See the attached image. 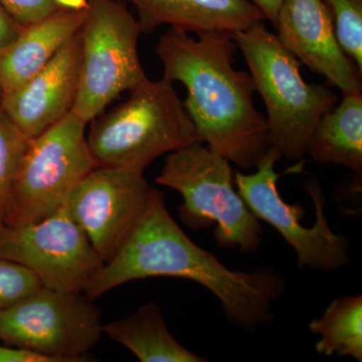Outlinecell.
I'll use <instances>...</instances> for the list:
<instances>
[{
    "label": "cell",
    "instance_id": "obj_17",
    "mask_svg": "<svg viewBox=\"0 0 362 362\" xmlns=\"http://www.w3.org/2000/svg\"><path fill=\"white\" fill-rule=\"evenodd\" d=\"M103 332L141 362H204L168 330L160 307L147 303L125 318L103 325Z\"/></svg>",
    "mask_w": 362,
    "mask_h": 362
},
{
    "label": "cell",
    "instance_id": "obj_25",
    "mask_svg": "<svg viewBox=\"0 0 362 362\" xmlns=\"http://www.w3.org/2000/svg\"><path fill=\"white\" fill-rule=\"evenodd\" d=\"M252 1L261 9L262 13L265 14L266 20L275 25L282 0H252Z\"/></svg>",
    "mask_w": 362,
    "mask_h": 362
},
{
    "label": "cell",
    "instance_id": "obj_12",
    "mask_svg": "<svg viewBox=\"0 0 362 362\" xmlns=\"http://www.w3.org/2000/svg\"><path fill=\"white\" fill-rule=\"evenodd\" d=\"M277 37L305 66L345 93L361 92L362 73L338 44L322 0H282L276 21Z\"/></svg>",
    "mask_w": 362,
    "mask_h": 362
},
{
    "label": "cell",
    "instance_id": "obj_22",
    "mask_svg": "<svg viewBox=\"0 0 362 362\" xmlns=\"http://www.w3.org/2000/svg\"><path fill=\"white\" fill-rule=\"evenodd\" d=\"M20 25L37 23L64 6L58 0H0Z\"/></svg>",
    "mask_w": 362,
    "mask_h": 362
},
{
    "label": "cell",
    "instance_id": "obj_2",
    "mask_svg": "<svg viewBox=\"0 0 362 362\" xmlns=\"http://www.w3.org/2000/svg\"><path fill=\"white\" fill-rule=\"evenodd\" d=\"M232 33H206L194 39L170 28L156 54L163 78L187 88L188 115L209 149L244 170L256 169L271 146L266 116L257 110L251 74L237 70Z\"/></svg>",
    "mask_w": 362,
    "mask_h": 362
},
{
    "label": "cell",
    "instance_id": "obj_6",
    "mask_svg": "<svg viewBox=\"0 0 362 362\" xmlns=\"http://www.w3.org/2000/svg\"><path fill=\"white\" fill-rule=\"evenodd\" d=\"M86 125L71 109L49 129L30 138L7 204L4 225H25L51 216L96 168L88 147Z\"/></svg>",
    "mask_w": 362,
    "mask_h": 362
},
{
    "label": "cell",
    "instance_id": "obj_19",
    "mask_svg": "<svg viewBox=\"0 0 362 362\" xmlns=\"http://www.w3.org/2000/svg\"><path fill=\"white\" fill-rule=\"evenodd\" d=\"M28 140L0 109V226L4 225L7 204Z\"/></svg>",
    "mask_w": 362,
    "mask_h": 362
},
{
    "label": "cell",
    "instance_id": "obj_11",
    "mask_svg": "<svg viewBox=\"0 0 362 362\" xmlns=\"http://www.w3.org/2000/svg\"><path fill=\"white\" fill-rule=\"evenodd\" d=\"M154 189L143 173L99 166L76 185L65 204L105 264L134 230Z\"/></svg>",
    "mask_w": 362,
    "mask_h": 362
},
{
    "label": "cell",
    "instance_id": "obj_3",
    "mask_svg": "<svg viewBox=\"0 0 362 362\" xmlns=\"http://www.w3.org/2000/svg\"><path fill=\"white\" fill-rule=\"evenodd\" d=\"M130 93L92 120L87 143L96 168L143 173L158 157L202 142L173 83L148 78Z\"/></svg>",
    "mask_w": 362,
    "mask_h": 362
},
{
    "label": "cell",
    "instance_id": "obj_20",
    "mask_svg": "<svg viewBox=\"0 0 362 362\" xmlns=\"http://www.w3.org/2000/svg\"><path fill=\"white\" fill-rule=\"evenodd\" d=\"M342 51L362 73V0H322Z\"/></svg>",
    "mask_w": 362,
    "mask_h": 362
},
{
    "label": "cell",
    "instance_id": "obj_1",
    "mask_svg": "<svg viewBox=\"0 0 362 362\" xmlns=\"http://www.w3.org/2000/svg\"><path fill=\"white\" fill-rule=\"evenodd\" d=\"M153 277L194 281L218 298L226 316L246 331L273 322V303L286 290L284 279L275 271L230 270L194 244L173 220L156 188L134 230L98 271L84 294L94 301L131 281Z\"/></svg>",
    "mask_w": 362,
    "mask_h": 362
},
{
    "label": "cell",
    "instance_id": "obj_14",
    "mask_svg": "<svg viewBox=\"0 0 362 362\" xmlns=\"http://www.w3.org/2000/svg\"><path fill=\"white\" fill-rule=\"evenodd\" d=\"M138 13L142 33H152L162 25L199 35L206 33H233L266 21L252 0H121Z\"/></svg>",
    "mask_w": 362,
    "mask_h": 362
},
{
    "label": "cell",
    "instance_id": "obj_5",
    "mask_svg": "<svg viewBox=\"0 0 362 362\" xmlns=\"http://www.w3.org/2000/svg\"><path fill=\"white\" fill-rule=\"evenodd\" d=\"M157 185L183 197L180 220L192 230L216 225L218 247L238 249L243 254L258 252L263 226L235 188L230 162L197 142L169 153Z\"/></svg>",
    "mask_w": 362,
    "mask_h": 362
},
{
    "label": "cell",
    "instance_id": "obj_8",
    "mask_svg": "<svg viewBox=\"0 0 362 362\" xmlns=\"http://www.w3.org/2000/svg\"><path fill=\"white\" fill-rule=\"evenodd\" d=\"M103 325L101 312L84 293L42 287L0 311V341L56 362H84Z\"/></svg>",
    "mask_w": 362,
    "mask_h": 362
},
{
    "label": "cell",
    "instance_id": "obj_23",
    "mask_svg": "<svg viewBox=\"0 0 362 362\" xmlns=\"http://www.w3.org/2000/svg\"><path fill=\"white\" fill-rule=\"evenodd\" d=\"M23 28L0 2V54L18 39Z\"/></svg>",
    "mask_w": 362,
    "mask_h": 362
},
{
    "label": "cell",
    "instance_id": "obj_4",
    "mask_svg": "<svg viewBox=\"0 0 362 362\" xmlns=\"http://www.w3.org/2000/svg\"><path fill=\"white\" fill-rule=\"evenodd\" d=\"M233 39L265 104L271 146L289 160H301L321 117L337 106V93L305 82L296 57L264 21L233 33Z\"/></svg>",
    "mask_w": 362,
    "mask_h": 362
},
{
    "label": "cell",
    "instance_id": "obj_15",
    "mask_svg": "<svg viewBox=\"0 0 362 362\" xmlns=\"http://www.w3.org/2000/svg\"><path fill=\"white\" fill-rule=\"evenodd\" d=\"M86 14L87 6H63L25 26L18 39L0 54V96L21 87L47 66L80 32Z\"/></svg>",
    "mask_w": 362,
    "mask_h": 362
},
{
    "label": "cell",
    "instance_id": "obj_10",
    "mask_svg": "<svg viewBox=\"0 0 362 362\" xmlns=\"http://www.w3.org/2000/svg\"><path fill=\"white\" fill-rule=\"evenodd\" d=\"M0 257L32 271L42 287L84 293L104 263L64 204L35 223L0 226Z\"/></svg>",
    "mask_w": 362,
    "mask_h": 362
},
{
    "label": "cell",
    "instance_id": "obj_21",
    "mask_svg": "<svg viewBox=\"0 0 362 362\" xmlns=\"http://www.w3.org/2000/svg\"><path fill=\"white\" fill-rule=\"evenodd\" d=\"M42 287L25 266L0 257V311L13 306Z\"/></svg>",
    "mask_w": 362,
    "mask_h": 362
},
{
    "label": "cell",
    "instance_id": "obj_18",
    "mask_svg": "<svg viewBox=\"0 0 362 362\" xmlns=\"http://www.w3.org/2000/svg\"><path fill=\"white\" fill-rule=\"evenodd\" d=\"M309 329L320 339L317 354L349 356L362 361V296H345L331 302L320 318L313 319Z\"/></svg>",
    "mask_w": 362,
    "mask_h": 362
},
{
    "label": "cell",
    "instance_id": "obj_13",
    "mask_svg": "<svg viewBox=\"0 0 362 362\" xmlns=\"http://www.w3.org/2000/svg\"><path fill=\"white\" fill-rule=\"evenodd\" d=\"M81 65L80 30L39 73L21 87L1 95L0 109L26 137L40 135L73 109Z\"/></svg>",
    "mask_w": 362,
    "mask_h": 362
},
{
    "label": "cell",
    "instance_id": "obj_7",
    "mask_svg": "<svg viewBox=\"0 0 362 362\" xmlns=\"http://www.w3.org/2000/svg\"><path fill=\"white\" fill-rule=\"evenodd\" d=\"M141 33L121 0H88L81 28L80 85L73 106L86 123L101 115L121 93L148 80L138 54Z\"/></svg>",
    "mask_w": 362,
    "mask_h": 362
},
{
    "label": "cell",
    "instance_id": "obj_24",
    "mask_svg": "<svg viewBox=\"0 0 362 362\" xmlns=\"http://www.w3.org/2000/svg\"><path fill=\"white\" fill-rule=\"evenodd\" d=\"M0 362H56L51 357L30 350L0 344Z\"/></svg>",
    "mask_w": 362,
    "mask_h": 362
},
{
    "label": "cell",
    "instance_id": "obj_9",
    "mask_svg": "<svg viewBox=\"0 0 362 362\" xmlns=\"http://www.w3.org/2000/svg\"><path fill=\"white\" fill-rule=\"evenodd\" d=\"M281 157L280 152L270 146L256 173L245 175L235 171L233 181L238 192L255 216L276 228L294 250L300 270L329 273L342 268L349 261V240L330 228L324 213L326 199L318 180H310L304 185L313 199L316 216L313 226H305L301 221L306 214L303 206L287 204L279 192L280 175L275 171V164Z\"/></svg>",
    "mask_w": 362,
    "mask_h": 362
},
{
    "label": "cell",
    "instance_id": "obj_16",
    "mask_svg": "<svg viewBox=\"0 0 362 362\" xmlns=\"http://www.w3.org/2000/svg\"><path fill=\"white\" fill-rule=\"evenodd\" d=\"M320 164H337L362 173V93H345L341 103L321 117L307 153Z\"/></svg>",
    "mask_w": 362,
    "mask_h": 362
}]
</instances>
